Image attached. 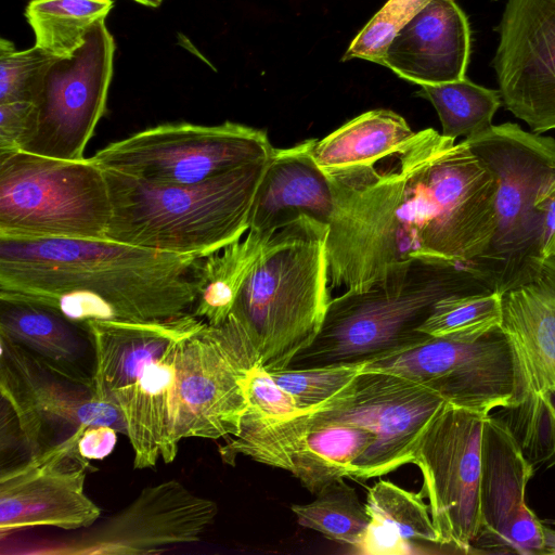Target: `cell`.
I'll use <instances>...</instances> for the list:
<instances>
[{"label": "cell", "mask_w": 555, "mask_h": 555, "mask_svg": "<svg viewBox=\"0 0 555 555\" xmlns=\"http://www.w3.org/2000/svg\"><path fill=\"white\" fill-rule=\"evenodd\" d=\"M395 156L384 172L330 176L331 288L369 289L417 259L468 264L491 236L495 179L465 140L427 128Z\"/></svg>", "instance_id": "cell-1"}, {"label": "cell", "mask_w": 555, "mask_h": 555, "mask_svg": "<svg viewBox=\"0 0 555 555\" xmlns=\"http://www.w3.org/2000/svg\"><path fill=\"white\" fill-rule=\"evenodd\" d=\"M198 258L107 238L0 237V295L48 307L82 328L164 321L191 312Z\"/></svg>", "instance_id": "cell-2"}, {"label": "cell", "mask_w": 555, "mask_h": 555, "mask_svg": "<svg viewBox=\"0 0 555 555\" xmlns=\"http://www.w3.org/2000/svg\"><path fill=\"white\" fill-rule=\"evenodd\" d=\"M270 157L197 184H158L103 169L112 215L106 238L206 257L242 238Z\"/></svg>", "instance_id": "cell-3"}, {"label": "cell", "mask_w": 555, "mask_h": 555, "mask_svg": "<svg viewBox=\"0 0 555 555\" xmlns=\"http://www.w3.org/2000/svg\"><path fill=\"white\" fill-rule=\"evenodd\" d=\"M481 291L492 289L468 266L413 260L369 289L331 298L319 333L288 367L365 364L405 351L429 337L418 328L438 300Z\"/></svg>", "instance_id": "cell-4"}, {"label": "cell", "mask_w": 555, "mask_h": 555, "mask_svg": "<svg viewBox=\"0 0 555 555\" xmlns=\"http://www.w3.org/2000/svg\"><path fill=\"white\" fill-rule=\"evenodd\" d=\"M328 225L307 216L279 229L245 281L232 314L268 371L288 367L319 333L331 300Z\"/></svg>", "instance_id": "cell-5"}, {"label": "cell", "mask_w": 555, "mask_h": 555, "mask_svg": "<svg viewBox=\"0 0 555 555\" xmlns=\"http://www.w3.org/2000/svg\"><path fill=\"white\" fill-rule=\"evenodd\" d=\"M494 172L496 225L485 253L468 264L492 291L503 294L535 274L542 215L535 198L555 176V139L504 122L464 139Z\"/></svg>", "instance_id": "cell-6"}, {"label": "cell", "mask_w": 555, "mask_h": 555, "mask_svg": "<svg viewBox=\"0 0 555 555\" xmlns=\"http://www.w3.org/2000/svg\"><path fill=\"white\" fill-rule=\"evenodd\" d=\"M111 215L104 171L91 157L0 152V237L106 238Z\"/></svg>", "instance_id": "cell-7"}, {"label": "cell", "mask_w": 555, "mask_h": 555, "mask_svg": "<svg viewBox=\"0 0 555 555\" xmlns=\"http://www.w3.org/2000/svg\"><path fill=\"white\" fill-rule=\"evenodd\" d=\"M501 331L509 345L515 399L506 423L533 465H555V257L502 294Z\"/></svg>", "instance_id": "cell-8"}, {"label": "cell", "mask_w": 555, "mask_h": 555, "mask_svg": "<svg viewBox=\"0 0 555 555\" xmlns=\"http://www.w3.org/2000/svg\"><path fill=\"white\" fill-rule=\"evenodd\" d=\"M490 413L446 402L417 439L412 463L423 476L439 544L476 554L482 527Z\"/></svg>", "instance_id": "cell-9"}, {"label": "cell", "mask_w": 555, "mask_h": 555, "mask_svg": "<svg viewBox=\"0 0 555 555\" xmlns=\"http://www.w3.org/2000/svg\"><path fill=\"white\" fill-rule=\"evenodd\" d=\"M264 130L227 120L219 125L165 122L98 151L101 168L158 184H197L270 157Z\"/></svg>", "instance_id": "cell-10"}, {"label": "cell", "mask_w": 555, "mask_h": 555, "mask_svg": "<svg viewBox=\"0 0 555 555\" xmlns=\"http://www.w3.org/2000/svg\"><path fill=\"white\" fill-rule=\"evenodd\" d=\"M260 363L243 325L230 314L182 339L177 362L175 440L235 436L247 410L244 382Z\"/></svg>", "instance_id": "cell-11"}, {"label": "cell", "mask_w": 555, "mask_h": 555, "mask_svg": "<svg viewBox=\"0 0 555 555\" xmlns=\"http://www.w3.org/2000/svg\"><path fill=\"white\" fill-rule=\"evenodd\" d=\"M447 400L427 386L385 372H362L331 400L294 416L306 424L345 423L370 429L375 441L353 463L366 480L412 463L421 434Z\"/></svg>", "instance_id": "cell-12"}, {"label": "cell", "mask_w": 555, "mask_h": 555, "mask_svg": "<svg viewBox=\"0 0 555 555\" xmlns=\"http://www.w3.org/2000/svg\"><path fill=\"white\" fill-rule=\"evenodd\" d=\"M114 53L113 35L101 20L70 56L51 63L36 102L37 132L21 151L67 160L85 158L86 146L106 109Z\"/></svg>", "instance_id": "cell-13"}, {"label": "cell", "mask_w": 555, "mask_h": 555, "mask_svg": "<svg viewBox=\"0 0 555 555\" xmlns=\"http://www.w3.org/2000/svg\"><path fill=\"white\" fill-rule=\"evenodd\" d=\"M363 372H385L429 387L448 402L490 413L514 404L509 345L501 328L476 340L429 336L405 351L365 363Z\"/></svg>", "instance_id": "cell-14"}, {"label": "cell", "mask_w": 555, "mask_h": 555, "mask_svg": "<svg viewBox=\"0 0 555 555\" xmlns=\"http://www.w3.org/2000/svg\"><path fill=\"white\" fill-rule=\"evenodd\" d=\"M367 428L345 424H306L294 415L273 418L246 410L237 435L219 446L232 466L238 455L292 473L317 494L338 478L350 477L353 463L375 441Z\"/></svg>", "instance_id": "cell-15"}, {"label": "cell", "mask_w": 555, "mask_h": 555, "mask_svg": "<svg viewBox=\"0 0 555 555\" xmlns=\"http://www.w3.org/2000/svg\"><path fill=\"white\" fill-rule=\"evenodd\" d=\"M217 504L169 479L144 487L135 499L95 528L38 553L54 555H151L201 541Z\"/></svg>", "instance_id": "cell-16"}, {"label": "cell", "mask_w": 555, "mask_h": 555, "mask_svg": "<svg viewBox=\"0 0 555 555\" xmlns=\"http://www.w3.org/2000/svg\"><path fill=\"white\" fill-rule=\"evenodd\" d=\"M82 425L63 441L0 477V533L48 526L64 530L92 527L101 508L86 493L89 461L78 452Z\"/></svg>", "instance_id": "cell-17"}, {"label": "cell", "mask_w": 555, "mask_h": 555, "mask_svg": "<svg viewBox=\"0 0 555 555\" xmlns=\"http://www.w3.org/2000/svg\"><path fill=\"white\" fill-rule=\"evenodd\" d=\"M495 31L502 104L534 133L555 129V0H507Z\"/></svg>", "instance_id": "cell-18"}, {"label": "cell", "mask_w": 555, "mask_h": 555, "mask_svg": "<svg viewBox=\"0 0 555 555\" xmlns=\"http://www.w3.org/2000/svg\"><path fill=\"white\" fill-rule=\"evenodd\" d=\"M534 472L518 440L500 417L490 416L483 482V527L477 553L545 554L544 525L526 502Z\"/></svg>", "instance_id": "cell-19"}, {"label": "cell", "mask_w": 555, "mask_h": 555, "mask_svg": "<svg viewBox=\"0 0 555 555\" xmlns=\"http://www.w3.org/2000/svg\"><path fill=\"white\" fill-rule=\"evenodd\" d=\"M0 391L17 418L31 454L40 452L39 439L44 423L59 422L75 429L82 425H108L127 434L126 423L113 402L96 400L91 392L69 390L59 383L44 380L22 347L0 336Z\"/></svg>", "instance_id": "cell-20"}, {"label": "cell", "mask_w": 555, "mask_h": 555, "mask_svg": "<svg viewBox=\"0 0 555 555\" xmlns=\"http://www.w3.org/2000/svg\"><path fill=\"white\" fill-rule=\"evenodd\" d=\"M468 18L454 0H430L391 40L383 66L418 86L466 78Z\"/></svg>", "instance_id": "cell-21"}, {"label": "cell", "mask_w": 555, "mask_h": 555, "mask_svg": "<svg viewBox=\"0 0 555 555\" xmlns=\"http://www.w3.org/2000/svg\"><path fill=\"white\" fill-rule=\"evenodd\" d=\"M313 142L274 149L254 198L249 230L274 233L301 216L330 225L336 207L334 184L311 155Z\"/></svg>", "instance_id": "cell-22"}, {"label": "cell", "mask_w": 555, "mask_h": 555, "mask_svg": "<svg viewBox=\"0 0 555 555\" xmlns=\"http://www.w3.org/2000/svg\"><path fill=\"white\" fill-rule=\"evenodd\" d=\"M203 323L204 320L191 312L164 321L89 322L85 328L94 357L92 397L113 402L116 391L134 384L173 341L190 335Z\"/></svg>", "instance_id": "cell-23"}, {"label": "cell", "mask_w": 555, "mask_h": 555, "mask_svg": "<svg viewBox=\"0 0 555 555\" xmlns=\"http://www.w3.org/2000/svg\"><path fill=\"white\" fill-rule=\"evenodd\" d=\"M185 337L173 341L134 384L114 393L113 402L126 423L135 469L154 467L159 457L171 463L177 456L179 443L173 436L177 362Z\"/></svg>", "instance_id": "cell-24"}, {"label": "cell", "mask_w": 555, "mask_h": 555, "mask_svg": "<svg viewBox=\"0 0 555 555\" xmlns=\"http://www.w3.org/2000/svg\"><path fill=\"white\" fill-rule=\"evenodd\" d=\"M414 133L396 112L372 109L323 139H314L311 155L328 176L352 172L373 168L377 162L397 155Z\"/></svg>", "instance_id": "cell-25"}, {"label": "cell", "mask_w": 555, "mask_h": 555, "mask_svg": "<svg viewBox=\"0 0 555 555\" xmlns=\"http://www.w3.org/2000/svg\"><path fill=\"white\" fill-rule=\"evenodd\" d=\"M0 336L38 356L50 371L80 380L73 370L88 333L52 309L0 295Z\"/></svg>", "instance_id": "cell-26"}, {"label": "cell", "mask_w": 555, "mask_h": 555, "mask_svg": "<svg viewBox=\"0 0 555 555\" xmlns=\"http://www.w3.org/2000/svg\"><path fill=\"white\" fill-rule=\"evenodd\" d=\"M274 233L248 230L245 236L224 248L199 257L194 267L198 296L191 313L209 325L223 324Z\"/></svg>", "instance_id": "cell-27"}, {"label": "cell", "mask_w": 555, "mask_h": 555, "mask_svg": "<svg viewBox=\"0 0 555 555\" xmlns=\"http://www.w3.org/2000/svg\"><path fill=\"white\" fill-rule=\"evenodd\" d=\"M114 7L112 0H30L25 17L35 46L56 57L70 56L88 31Z\"/></svg>", "instance_id": "cell-28"}, {"label": "cell", "mask_w": 555, "mask_h": 555, "mask_svg": "<svg viewBox=\"0 0 555 555\" xmlns=\"http://www.w3.org/2000/svg\"><path fill=\"white\" fill-rule=\"evenodd\" d=\"M415 94L433 104L441 122V134L453 140L468 139L492 127V119L502 105L499 90L467 78L421 86Z\"/></svg>", "instance_id": "cell-29"}, {"label": "cell", "mask_w": 555, "mask_h": 555, "mask_svg": "<svg viewBox=\"0 0 555 555\" xmlns=\"http://www.w3.org/2000/svg\"><path fill=\"white\" fill-rule=\"evenodd\" d=\"M297 522L325 538L357 546L371 521L365 504L343 478L328 483L305 504H293Z\"/></svg>", "instance_id": "cell-30"}, {"label": "cell", "mask_w": 555, "mask_h": 555, "mask_svg": "<svg viewBox=\"0 0 555 555\" xmlns=\"http://www.w3.org/2000/svg\"><path fill=\"white\" fill-rule=\"evenodd\" d=\"M502 294H454L438 300L420 331L433 337L476 340L501 327Z\"/></svg>", "instance_id": "cell-31"}, {"label": "cell", "mask_w": 555, "mask_h": 555, "mask_svg": "<svg viewBox=\"0 0 555 555\" xmlns=\"http://www.w3.org/2000/svg\"><path fill=\"white\" fill-rule=\"evenodd\" d=\"M364 504L372 519L392 529L405 541L439 544L429 505L425 504L421 492L408 491L380 479L369 488Z\"/></svg>", "instance_id": "cell-32"}, {"label": "cell", "mask_w": 555, "mask_h": 555, "mask_svg": "<svg viewBox=\"0 0 555 555\" xmlns=\"http://www.w3.org/2000/svg\"><path fill=\"white\" fill-rule=\"evenodd\" d=\"M364 363L332 364L269 371L295 400L300 412L313 409L339 395L363 372Z\"/></svg>", "instance_id": "cell-33"}, {"label": "cell", "mask_w": 555, "mask_h": 555, "mask_svg": "<svg viewBox=\"0 0 555 555\" xmlns=\"http://www.w3.org/2000/svg\"><path fill=\"white\" fill-rule=\"evenodd\" d=\"M55 59L36 46L17 50L12 41L1 38L0 103H36L44 75Z\"/></svg>", "instance_id": "cell-34"}, {"label": "cell", "mask_w": 555, "mask_h": 555, "mask_svg": "<svg viewBox=\"0 0 555 555\" xmlns=\"http://www.w3.org/2000/svg\"><path fill=\"white\" fill-rule=\"evenodd\" d=\"M429 1L388 0L350 42L341 61L360 59L383 65L391 40Z\"/></svg>", "instance_id": "cell-35"}, {"label": "cell", "mask_w": 555, "mask_h": 555, "mask_svg": "<svg viewBox=\"0 0 555 555\" xmlns=\"http://www.w3.org/2000/svg\"><path fill=\"white\" fill-rule=\"evenodd\" d=\"M247 410L259 415L284 418L299 413L293 397L260 363L256 364L244 382Z\"/></svg>", "instance_id": "cell-36"}, {"label": "cell", "mask_w": 555, "mask_h": 555, "mask_svg": "<svg viewBox=\"0 0 555 555\" xmlns=\"http://www.w3.org/2000/svg\"><path fill=\"white\" fill-rule=\"evenodd\" d=\"M38 124L36 103H0V152L24 150L35 137Z\"/></svg>", "instance_id": "cell-37"}, {"label": "cell", "mask_w": 555, "mask_h": 555, "mask_svg": "<svg viewBox=\"0 0 555 555\" xmlns=\"http://www.w3.org/2000/svg\"><path fill=\"white\" fill-rule=\"evenodd\" d=\"M409 543L392 529L371 518L362 540L354 547L362 554L399 555L410 552Z\"/></svg>", "instance_id": "cell-38"}, {"label": "cell", "mask_w": 555, "mask_h": 555, "mask_svg": "<svg viewBox=\"0 0 555 555\" xmlns=\"http://www.w3.org/2000/svg\"><path fill=\"white\" fill-rule=\"evenodd\" d=\"M117 430L108 425L88 426L78 440L79 454L88 460H104L115 449Z\"/></svg>", "instance_id": "cell-39"}, {"label": "cell", "mask_w": 555, "mask_h": 555, "mask_svg": "<svg viewBox=\"0 0 555 555\" xmlns=\"http://www.w3.org/2000/svg\"><path fill=\"white\" fill-rule=\"evenodd\" d=\"M535 208L542 215L541 255L547 259L555 253V176L540 190Z\"/></svg>", "instance_id": "cell-40"}, {"label": "cell", "mask_w": 555, "mask_h": 555, "mask_svg": "<svg viewBox=\"0 0 555 555\" xmlns=\"http://www.w3.org/2000/svg\"><path fill=\"white\" fill-rule=\"evenodd\" d=\"M545 554H555V531L544 526Z\"/></svg>", "instance_id": "cell-41"}, {"label": "cell", "mask_w": 555, "mask_h": 555, "mask_svg": "<svg viewBox=\"0 0 555 555\" xmlns=\"http://www.w3.org/2000/svg\"><path fill=\"white\" fill-rule=\"evenodd\" d=\"M133 1L138 2L140 4H143L145 7L157 8L163 3L164 0H133Z\"/></svg>", "instance_id": "cell-42"}, {"label": "cell", "mask_w": 555, "mask_h": 555, "mask_svg": "<svg viewBox=\"0 0 555 555\" xmlns=\"http://www.w3.org/2000/svg\"><path fill=\"white\" fill-rule=\"evenodd\" d=\"M553 257H555V253H554Z\"/></svg>", "instance_id": "cell-43"}, {"label": "cell", "mask_w": 555, "mask_h": 555, "mask_svg": "<svg viewBox=\"0 0 555 555\" xmlns=\"http://www.w3.org/2000/svg\"><path fill=\"white\" fill-rule=\"evenodd\" d=\"M30 1V0H29Z\"/></svg>", "instance_id": "cell-44"}]
</instances>
